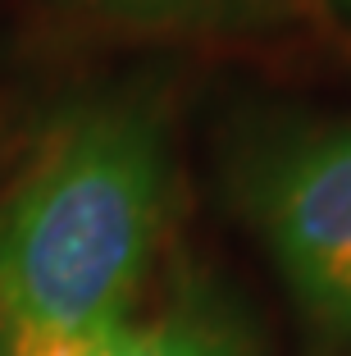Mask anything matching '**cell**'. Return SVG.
I'll use <instances>...</instances> for the list:
<instances>
[{
	"label": "cell",
	"instance_id": "obj_1",
	"mask_svg": "<svg viewBox=\"0 0 351 356\" xmlns=\"http://www.w3.org/2000/svg\"><path fill=\"white\" fill-rule=\"evenodd\" d=\"M169 201V142L146 96L73 110L0 210L5 356H55L124 325Z\"/></svg>",
	"mask_w": 351,
	"mask_h": 356
},
{
	"label": "cell",
	"instance_id": "obj_2",
	"mask_svg": "<svg viewBox=\"0 0 351 356\" xmlns=\"http://www.w3.org/2000/svg\"><path fill=\"white\" fill-rule=\"evenodd\" d=\"M233 197L306 320L351 343V119L256 137Z\"/></svg>",
	"mask_w": 351,
	"mask_h": 356
},
{
	"label": "cell",
	"instance_id": "obj_3",
	"mask_svg": "<svg viewBox=\"0 0 351 356\" xmlns=\"http://www.w3.org/2000/svg\"><path fill=\"white\" fill-rule=\"evenodd\" d=\"M55 356H256L242 320L210 302H183L169 315L151 320V325H124L105 329L96 338L64 347Z\"/></svg>",
	"mask_w": 351,
	"mask_h": 356
},
{
	"label": "cell",
	"instance_id": "obj_4",
	"mask_svg": "<svg viewBox=\"0 0 351 356\" xmlns=\"http://www.w3.org/2000/svg\"><path fill=\"white\" fill-rule=\"evenodd\" d=\"M83 10L110 14L128 23H201V19H238L260 0H78Z\"/></svg>",
	"mask_w": 351,
	"mask_h": 356
}]
</instances>
